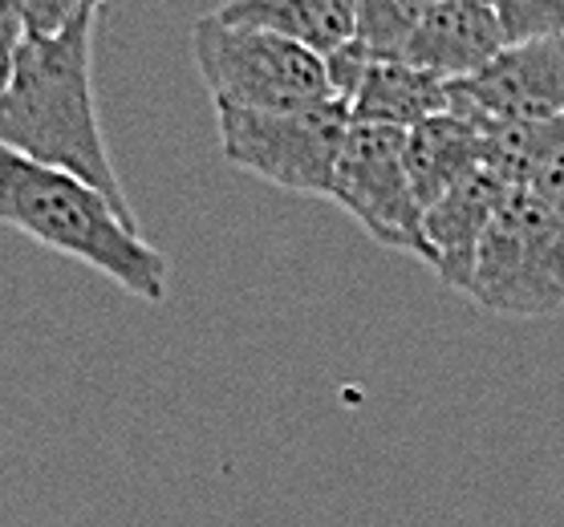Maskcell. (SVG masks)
Here are the masks:
<instances>
[{"instance_id":"1","label":"cell","mask_w":564,"mask_h":527,"mask_svg":"<svg viewBox=\"0 0 564 527\" xmlns=\"http://www.w3.org/2000/svg\"><path fill=\"white\" fill-rule=\"evenodd\" d=\"M94 21L98 9H82L57 37L29 33L0 65V146L45 167L69 171L102 191L118 216L139 223L98 122Z\"/></svg>"},{"instance_id":"2","label":"cell","mask_w":564,"mask_h":527,"mask_svg":"<svg viewBox=\"0 0 564 527\" xmlns=\"http://www.w3.org/2000/svg\"><path fill=\"white\" fill-rule=\"evenodd\" d=\"M0 223L33 244L90 264L122 293L159 305L167 296V256L139 223L69 171L45 167L0 146Z\"/></svg>"},{"instance_id":"3","label":"cell","mask_w":564,"mask_h":527,"mask_svg":"<svg viewBox=\"0 0 564 527\" xmlns=\"http://www.w3.org/2000/svg\"><path fill=\"white\" fill-rule=\"evenodd\" d=\"M192 57L216 110H308L337 102L325 57L252 25H228L216 13L192 25Z\"/></svg>"},{"instance_id":"4","label":"cell","mask_w":564,"mask_h":527,"mask_svg":"<svg viewBox=\"0 0 564 527\" xmlns=\"http://www.w3.org/2000/svg\"><path fill=\"white\" fill-rule=\"evenodd\" d=\"M479 309L503 317H552L564 309V219L516 187L491 219L467 288Z\"/></svg>"},{"instance_id":"5","label":"cell","mask_w":564,"mask_h":527,"mask_svg":"<svg viewBox=\"0 0 564 527\" xmlns=\"http://www.w3.org/2000/svg\"><path fill=\"white\" fill-rule=\"evenodd\" d=\"M219 155L236 171L296 195H334L337 158L349 134V106L308 110H216Z\"/></svg>"},{"instance_id":"6","label":"cell","mask_w":564,"mask_h":527,"mask_svg":"<svg viewBox=\"0 0 564 527\" xmlns=\"http://www.w3.org/2000/svg\"><path fill=\"white\" fill-rule=\"evenodd\" d=\"M329 199L346 207L349 219H358L361 232L370 235L373 244L431 264L423 204H419L411 171H406V130L349 122Z\"/></svg>"},{"instance_id":"7","label":"cell","mask_w":564,"mask_h":527,"mask_svg":"<svg viewBox=\"0 0 564 527\" xmlns=\"http://www.w3.org/2000/svg\"><path fill=\"white\" fill-rule=\"evenodd\" d=\"M475 127H520L564 114V33L520 41L467 81H451V110Z\"/></svg>"},{"instance_id":"8","label":"cell","mask_w":564,"mask_h":527,"mask_svg":"<svg viewBox=\"0 0 564 527\" xmlns=\"http://www.w3.org/2000/svg\"><path fill=\"white\" fill-rule=\"evenodd\" d=\"M508 45L512 41L491 0H435L398 62L426 69L443 81H467L484 74Z\"/></svg>"},{"instance_id":"9","label":"cell","mask_w":564,"mask_h":527,"mask_svg":"<svg viewBox=\"0 0 564 527\" xmlns=\"http://www.w3.org/2000/svg\"><path fill=\"white\" fill-rule=\"evenodd\" d=\"M508 195H512V187H503L488 167H479L423 211L431 268L438 272V281L447 288H455V293L471 288L479 244H484L491 219H496Z\"/></svg>"},{"instance_id":"10","label":"cell","mask_w":564,"mask_h":527,"mask_svg":"<svg viewBox=\"0 0 564 527\" xmlns=\"http://www.w3.org/2000/svg\"><path fill=\"white\" fill-rule=\"evenodd\" d=\"M349 122L361 127H394L414 130L426 118L451 110V81L414 69L398 57H373L361 74L358 90L349 94Z\"/></svg>"},{"instance_id":"11","label":"cell","mask_w":564,"mask_h":527,"mask_svg":"<svg viewBox=\"0 0 564 527\" xmlns=\"http://www.w3.org/2000/svg\"><path fill=\"white\" fill-rule=\"evenodd\" d=\"M216 17L228 25L269 29L317 57H329L354 41L358 0H224Z\"/></svg>"},{"instance_id":"12","label":"cell","mask_w":564,"mask_h":527,"mask_svg":"<svg viewBox=\"0 0 564 527\" xmlns=\"http://www.w3.org/2000/svg\"><path fill=\"white\" fill-rule=\"evenodd\" d=\"M479 167H484V127L467 118L438 114L406 130V171L423 211Z\"/></svg>"},{"instance_id":"13","label":"cell","mask_w":564,"mask_h":527,"mask_svg":"<svg viewBox=\"0 0 564 527\" xmlns=\"http://www.w3.org/2000/svg\"><path fill=\"white\" fill-rule=\"evenodd\" d=\"M435 0H358V29L354 41L373 57H402L419 21Z\"/></svg>"},{"instance_id":"14","label":"cell","mask_w":564,"mask_h":527,"mask_svg":"<svg viewBox=\"0 0 564 527\" xmlns=\"http://www.w3.org/2000/svg\"><path fill=\"white\" fill-rule=\"evenodd\" d=\"M520 127H524L528 155L524 191L544 199L564 219V114L552 122H520Z\"/></svg>"},{"instance_id":"15","label":"cell","mask_w":564,"mask_h":527,"mask_svg":"<svg viewBox=\"0 0 564 527\" xmlns=\"http://www.w3.org/2000/svg\"><path fill=\"white\" fill-rule=\"evenodd\" d=\"M512 45L564 33V0H491Z\"/></svg>"},{"instance_id":"16","label":"cell","mask_w":564,"mask_h":527,"mask_svg":"<svg viewBox=\"0 0 564 527\" xmlns=\"http://www.w3.org/2000/svg\"><path fill=\"white\" fill-rule=\"evenodd\" d=\"M82 9H90V4L86 0H29V33L33 37H57Z\"/></svg>"},{"instance_id":"17","label":"cell","mask_w":564,"mask_h":527,"mask_svg":"<svg viewBox=\"0 0 564 527\" xmlns=\"http://www.w3.org/2000/svg\"><path fill=\"white\" fill-rule=\"evenodd\" d=\"M29 37V0H0V65Z\"/></svg>"},{"instance_id":"18","label":"cell","mask_w":564,"mask_h":527,"mask_svg":"<svg viewBox=\"0 0 564 527\" xmlns=\"http://www.w3.org/2000/svg\"><path fill=\"white\" fill-rule=\"evenodd\" d=\"M86 4H90V9H102V4H106V0H86Z\"/></svg>"}]
</instances>
